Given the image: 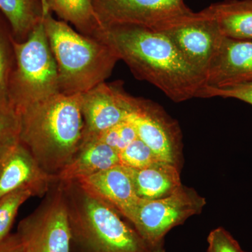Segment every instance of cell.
<instances>
[{"label":"cell","instance_id":"obj_1","mask_svg":"<svg viewBox=\"0 0 252 252\" xmlns=\"http://www.w3.org/2000/svg\"><path fill=\"white\" fill-rule=\"evenodd\" d=\"M103 39L136 77L150 83L175 102L199 97L205 77L193 69L162 31L143 26L104 27Z\"/></svg>","mask_w":252,"mask_h":252},{"label":"cell","instance_id":"obj_2","mask_svg":"<svg viewBox=\"0 0 252 252\" xmlns=\"http://www.w3.org/2000/svg\"><path fill=\"white\" fill-rule=\"evenodd\" d=\"M17 117L20 142L44 171L56 177L84 142L81 94H55L28 106Z\"/></svg>","mask_w":252,"mask_h":252},{"label":"cell","instance_id":"obj_3","mask_svg":"<svg viewBox=\"0 0 252 252\" xmlns=\"http://www.w3.org/2000/svg\"><path fill=\"white\" fill-rule=\"evenodd\" d=\"M44 24L57 64L61 94H82L105 82L120 61L107 41L84 35L55 19L46 4Z\"/></svg>","mask_w":252,"mask_h":252},{"label":"cell","instance_id":"obj_4","mask_svg":"<svg viewBox=\"0 0 252 252\" xmlns=\"http://www.w3.org/2000/svg\"><path fill=\"white\" fill-rule=\"evenodd\" d=\"M61 184L72 238L85 252H150L135 228L77 182Z\"/></svg>","mask_w":252,"mask_h":252},{"label":"cell","instance_id":"obj_5","mask_svg":"<svg viewBox=\"0 0 252 252\" xmlns=\"http://www.w3.org/2000/svg\"><path fill=\"white\" fill-rule=\"evenodd\" d=\"M10 40L14 63L9 81V102L17 116L28 106L61 94L59 71L44 17L26 40H15L11 34Z\"/></svg>","mask_w":252,"mask_h":252},{"label":"cell","instance_id":"obj_6","mask_svg":"<svg viewBox=\"0 0 252 252\" xmlns=\"http://www.w3.org/2000/svg\"><path fill=\"white\" fill-rule=\"evenodd\" d=\"M206 200L193 188L182 185L175 193L157 200H144L127 219L150 252H165V238L189 217L199 215Z\"/></svg>","mask_w":252,"mask_h":252},{"label":"cell","instance_id":"obj_7","mask_svg":"<svg viewBox=\"0 0 252 252\" xmlns=\"http://www.w3.org/2000/svg\"><path fill=\"white\" fill-rule=\"evenodd\" d=\"M16 234L23 252H70L72 233L61 184L20 222Z\"/></svg>","mask_w":252,"mask_h":252},{"label":"cell","instance_id":"obj_8","mask_svg":"<svg viewBox=\"0 0 252 252\" xmlns=\"http://www.w3.org/2000/svg\"><path fill=\"white\" fill-rule=\"evenodd\" d=\"M99 21L106 26L132 25L165 31L193 14L185 0H94Z\"/></svg>","mask_w":252,"mask_h":252},{"label":"cell","instance_id":"obj_9","mask_svg":"<svg viewBox=\"0 0 252 252\" xmlns=\"http://www.w3.org/2000/svg\"><path fill=\"white\" fill-rule=\"evenodd\" d=\"M127 120L137 137L152 149L160 161L181 169L183 163L182 134L180 125L162 107L152 101L137 98L135 112Z\"/></svg>","mask_w":252,"mask_h":252},{"label":"cell","instance_id":"obj_10","mask_svg":"<svg viewBox=\"0 0 252 252\" xmlns=\"http://www.w3.org/2000/svg\"><path fill=\"white\" fill-rule=\"evenodd\" d=\"M162 32L170 38L185 61L205 79L223 37L207 11L203 9L193 12L182 22Z\"/></svg>","mask_w":252,"mask_h":252},{"label":"cell","instance_id":"obj_11","mask_svg":"<svg viewBox=\"0 0 252 252\" xmlns=\"http://www.w3.org/2000/svg\"><path fill=\"white\" fill-rule=\"evenodd\" d=\"M137 101V97L127 94L122 86L106 82L81 94L85 124L84 142L127 120L135 112Z\"/></svg>","mask_w":252,"mask_h":252},{"label":"cell","instance_id":"obj_12","mask_svg":"<svg viewBox=\"0 0 252 252\" xmlns=\"http://www.w3.org/2000/svg\"><path fill=\"white\" fill-rule=\"evenodd\" d=\"M57 182L44 171L21 142L15 144L0 161V198L23 188L31 189L42 196Z\"/></svg>","mask_w":252,"mask_h":252},{"label":"cell","instance_id":"obj_13","mask_svg":"<svg viewBox=\"0 0 252 252\" xmlns=\"http://www.w3.org/2000/svg\"><path fill=\"white\" fill-rule=\"evenodd\" d=\"M252 81V41L223 37L205 77L207 87L223 88Z\"/></svg>","mask_w":252,"mask_h":252},{"label":"cell","instance_id":"obj_14","mask_svg":"<svg viewBox=\"0 0 252 252\" xmlns=\"http://www.w3.org/2000/svg\"><path fill=\"white\" fill-rule=\"evenodd\" d=\"M76 182L108 203L126 219L141 200L136 193L129 169L122 164Z\"/></svg>","mask_w":252,"mask_h":252},{"label":"cell","instance_id":"obj_15","mask_svg":"<svg viewBox=\"0 0 252 252\" xmlns=\"http://www.w3.org/2000/svg\"><path fill=\"white\" fill-rule=\"evenodd\" d=\"M119 164V153L112 147L96 139L84 141L56 180L61 184L78 182Z\"/></svg>","mask_w":252,"mask_h":252},{"label":"cell","instance_id":"obj_16","mask_svg":"<svg viewBox=\"0 0 252 252\" xmlns=\"http://www.w3.org/2000/svg\"><path fill=\"white\" fill-rule=\"evenodd\" d=\"M136 193L144 200L166 198L182 187L180 169L172 164L158 162L140 170L129 168Z\"/></svg>","mask_w":252,"mask_h":252},{"label":"cell","instance_id":"obj_17","mask_svg":"<svg viewBox=\"0 0 252 252\" xmlns=\"http://www.w3.org/2000/svg\"><path fill=\"white\" fill-rule=\"evenodd\" d=\"M205 10L223 37L252 41V0H225Z\"/></svg>","mask_w":252,"mask_h":252},{"label":"cell","instance_id":"obj_18","mask_svg":"<svg viewBox=\"0 0 252 252\" xmlns=\"http://www.w3.org/2000/svg\"><path fill=\"white\" fill-rule=\"evenodd\" d=\"M51 12L65 23L73 25L80 32L102 39L104 27L96 14L94 0H44Z\"/></svg>","mask_w":252,"mask_h":252},{"label":"cell","instance_id":"obj_19","mask_svg":"<svg viewBox=\"0 0 252 252\" xmlns=\"http://www.w3.org/2000/svg\"><path fill=\"white\" fill-rule=\"evenodd\" d=\"M46 4L44 0H0V11L7 20L15 40L27 39L42 21Z\"/></svg>","mask_w":252,"mask_h":252},{"label":"cell","instance_id":"obj_20","mask_svg":"<svg viewBox=\"0 0 252 252\" xmlns=\"http://www.w3.org/2000/svg\"><path fill=\"white\" fill-rule=\"evenodd\" d=\"M35 193L31 189H18L0 198V241L9 235L18 210Z\"/></svg>","mask_w":252,"mask_h":252},{"label":"cell","instance_id":"obj_21","mask_svg":"<svg viewBox=\"0 0 252 252\" xmlns=\"http://www.w3.org/2000/svg\"><path fill=\"white\" fill-rule=\"evenodd\" d=\"M14 63V51L10 34L6 36L0 23V107L13 111L9 102V88Z\"/></svg>","mask_w":252,"mask_h":252},{"label":"cell","instance_id":"obj_22","mask_svg":"<svg viewBox=\"0 0 252 252\" xmlns=\"http://www.w3.org/2000/svg\"><path fill=\"white\" fill-rule=\"evenodd\" d=\"M119 156L122 165L135 170L146 168L160 162L152 149L138 137L119 152Z\"/></svg>","mask_w":252,"mask_h":252},{"label":"cell","instance_id":"obj_23","mask_svg":"<svg viewBox=\"0 0 252 252\" xmlns=\"http://www.w3.org/2000/svg\"><path fill=\"white\" fill-rule=\"evenodd\" d=\"M137 138L135 127L132 123L126 120L104 131L94 139L103 142L119 153Z\"/></svg>","mask_w":252,"mask_h":252},{"label":"cell","instance_id":"obj_24","mask_svg":"<svg viewBox=\"0 0 252 252\" xmlns=\"http://www.w3.org/2000/svg\"><path fill=\"white\" fill-rule=\"evenodd\" d=\"M18 142L19 123L17 116L11 109L0 107V161Z\"/></svg>","mask_w":252,"mask_h":252},{"label":"cell","instance_id":"obj_25","mask_svg":"<svg viewBox=\"0 0 252 252\" xmlns=\"http://www.w3.org/2000/svg\"><path fill=\"white\" fill-rule=\"evenodd\" d=\"M216 97L239 99L252 105V81L223 88L205 86L199 95L203 98Z\"/></svg>","mask_w":252,"mask_h":252},{"label":"cell","instance_id":"obj_26","mask_svg":"<svg viewBox=\"0 0 252 252\" xmlns=\"http://www.w3.org/2000/svg\"><path fill=\"white\" fill-rule=\"evenodd\" d=\"M206 252H247L229 232L218 227L209 233Z\"/></svg>","mask_w":252,"mask_h":252},{"label":"cell","instance_id":"obj_27","mask_svg":"<svg viewBox=\"0 0 252 252\" xmlns=\"http://www.w3.org/2000/svg\"><path fill=\"white\" fill-rule=\"evenodd\" d=\"M0 252H23L22 245L16 233L9 234L0 241Z\"/></svg>","mask_w":252,"mask_h":252}]
</instances>
